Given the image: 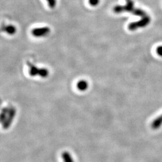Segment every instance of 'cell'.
Segmentation results:
<instances>
[{
	"label": "cell",
	"instance_id": "obj_1",
	"mask_svg": "<svg viewBox=\"0 0 162 162\" xmlns=\"http://www.w3.org/2000/svg\"><path fill=\"white\" fill-rule=\"evenodd\" d=\"M16 115V109L14 107L4 108L1 112V122L4 128H8L13 122Z\"/></svg>",
	"mask_w": 162,
	"mask_h": 162
},
{
	"label": "cell",
	"instance_id": "obj_2",
	"mask_svg": "<svg viewBox=\"0 0 162 162\" xmlns=\"http://www.w3.org/2000/svg\"><path fill=\"white\" fill-rule=\"evenodd\" d=\"M27 65L29 68V74L31 76H39L41 78H46L49 75V70L44 68H39L33 64L31 62L27 61Z\"/></svg>",
	"mask_w": 162,
	"mask_h": 162
},
{
	"label": "cell",
	"instance_id": "obj_3",
	"mask_svg": "<svg viewBox=\"0 0 162 162\" xmlns=\"http://www.w3.org/2000/svg\"><path fill=\"white\" fill-rule=\"evenodd\" d=\"M151 21V18L149 16H145L142 17V19L137 22H134L130 23L128 29L130 31H135L139 28H143L145 27L148 25Z\"/></svg>",
	"mask_w": 162,
	"mask_h": 162
},
{
	"label": "cell",
	"instance_id": "obj_4",
	"mask_svg": "<svg viewBox=\"0 0 162 162\" xmlns=\"http://www.w3.org/2000/svg\"><path fill=\"white\" fill-rule=\"evenodd\" d=\"M50 33V28L48 27L36 28L31 31V34L35 37H43L46 36Z\"/></svg>",
	"mask_w": 162,
	"mask_h": 162
},
{
	"label": "cell",
	"instance_id": "obj_5",
	"mask_svg": "<svg viewBox=\"0 0 162 162\" xmlns=\"http://www.w3.org/2000/svg\"><path fill=\"white\" fill-rule=\"evenodd\" d=\"M76 87L79 90L85 91L88 88V83L85 80H80L76 84Z\"/></svg>",
	"mask_w": 162,
	"mask_h": 162
},
{
	"label": "cell",
	"instance_id": "obj_6",
	"mask_svg": "<svg viewBox=\"0 0 162 162\" xmlns=\"http://www.w3.org/2000/svg\"><path fill=\"white\" fill-rule=\"evenodd\" d=\"M126 4L123 7L124 12H133L134 9V2L132 0H125Z\"/></svg>",
	"mask_w": 162,
	"mask_h": 162
},
{
	"label": "cell",
	"instance_id": "obj_7",
	"mask_svg": "<svg viewBox=\"0 0 162 162\" xmlns=\"http://www.w3.org/2000/svg\"><path fill=\"white\" fill-rule=\"evenodd\" d=\"M162 125V114L159 117H157L156 119L154 120V121L152 122L151 124V127L154 130H156L159 128H160Z\"/></svg>",
	"mask_w": 162,
	"mask_h": 162
},
{
	"label": "cell",
	"instance_id": "obj_8",
	"mask_svg": "<svg viewBox=\"0 0 162 162\" xmlns=\"http://www.w3.org/2000/svg\"><path fill=\"white\" fill-rule=\"evenodd\" d=\"M61 157L64 162H75L73 157L68 151L63 152L61 154Z\"/></svg>",
	"mask_w": 162,
	"mask_h": 162
},
{
	"label": "cell",
	"instance_id": "obj_9",
	"mask_svg": "<svg viewBox=\"0 0 162 162\" xmlns=\"http://www.w3.org/2000/svg\"><path fill=\"white\" fill-rule=\"evenodd\" d=\"M2 30L10 35H13L14 34H15V33L16 31V27L14 25H7V26L4 27L2 28Z\"/></svg>",
	"mask_w": 162,
	"mask_h": 162
},
{
	"label": "cell",
	"instance_id": "obj_10",
	"mask_svg": "<svg viewBox=\"0 0 162 162\" xmlns=\"http://www.w3.org/2000/svg\"><path fill=\"white\" fill-rule=\"evenodd\" d=\"M132 13L134 15L137 16H140V17H142L146 16V13L144 10H142L141 9H134L133 10Z\"/></svg>",
	"mask_w": 162,
	"mask_h": 162
},
{
	"label": "cell",
	"instance_id": "obj_11",
	"mask_svg": "<svg viewBox=\"0 0 162 162\" xmlns=\"http://www.w3.org/2000/svg\"><path fill=\"white\" fill-rule=\"evenodd\" d=\"M114 12L116 14H120L123 12V7L122 6H116L114 8Z\"/></svg>",
	"mask_w": 162,
	"mask_h": 162
},
{
	"label": "cell",
	"instance_id": "obj_12",
	"mask_svg": "<svg viewBox=\"0 0 162 162\" xmlns=\"http://www.w3.org/2000/svg\"><path fill=\"white\" fill-rule=\"evenodd\" d=\"M46 1L50 8L54 9V7L56 6V0H46Z\"/></svg>",
	"mask_w": 162,
	"mask_h": 162
},
{
	"label": "cell",
	"instance_id": "obj_13",
	"mask_svg": "<svg viewBox=\"0 0 162 162\" xmlns=\"http://www.w3.org/2000/svg\"><path fill=\"white\" fill-rule=\"evenodd\" d=\"M100 2V0H89L88 2L90 4V6H96Z\"/></svg>",
	"mask_w": 162,
	"mask_h": 162
},
{
	"label": "cell",
	"instance_id": "obj_14",
	"mask_svg": "<svg viewBox=\"0 0 162 162\" xmlns=\"http://www.w3.org/2000/svg\"><path fill=\"white\" fill-rule=\"evenodd\" d=\"M156 52H157V54H158L159 56H162V46L157 47L156 49Z\"/></svg>",
	"mask_w": 162,
	"mask_h": 162
}]
</instances>
